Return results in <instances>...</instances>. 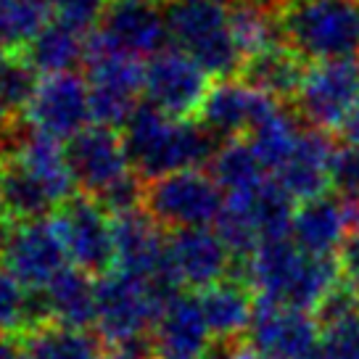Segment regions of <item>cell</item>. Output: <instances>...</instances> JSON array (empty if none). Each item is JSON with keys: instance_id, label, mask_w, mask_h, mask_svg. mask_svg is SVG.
<instances>
[{"instance_id": "cell-1", "label": "cell", "mask_w": 359, "mask_h": 359, "mask_svg": "<svg viewBox=\"0 0 359 359\" xmlns=\"http://www.w3.org/2000/svg\"><path fill=\"white\" fill-rule=\"evenodd\" d=\"M236 280L248 283L259 299L317 312L320 304L344 280L338 257H314L291 238L269 241L254 251L246 262H236Z\"/></svg>"}, {"instance_id": "cell-2", "label": "cell", "mask_w": 359, "mask_h": 359, "mask_svg": "<svg viewBox=\"0 0 359 359\" xmlns=\"http://www.w3.org/2000/svg\"><path fill=\"white\" fill-rule=\"evenodd\" d=\"M122 137L133 169L146 182L185 169L209 167L219 148V140L196 119H172L148 101L124 122Z\"/></svg>"}, {"instance_id": "cell-3", "label": "cell", "mask_w": 359, "mask_h": 359, "mask_svg": "<svg viewBox=\"0 0 359 359\" xmlns=\"http://www.w3.org/2000/svg\"><path fill=\"white\" fill-rule=\"evenodd\" d=\"M278 27L309 67L359 58V0H285Z\"/></svg>"}, {"instance_id": "cell-4", "label": "cell", "mask_w": 359, "mask_h": 359, "mask_svg": "<svg viewBox=\"0 0 359 359\" xmlns=\"http://www.w3.org/2000/svg\"><path fill=\"white\" fill-rule=\"evenodd\" d=\"M169 43L198 64L214 79L238 77L243 56L238 50L230 0H164Z\"/></svg>"}, {"instance_id": "cell-5", "label": "cell", "mask_w": 359, "mask_h": 359, "mask_svg": "<svg viewBox=\"0 0 359 359\" xmlns=\"http://www.w3.org/2000/svg\"><path fill=\"white\" fill-rule=\"evenodd\" d=\"M95 333L103 346L122 351L130 359H154V325L161 312L143 280L111 269L95 283Z\"/></svg>"}, {"instance_id": "cell-6", "label": "cell", "mask_w": 359, "mask_h": 359, "mask_svg": "<svg viewBox=\"0 0 359 359\" xmlns=\"http://www.w3.org/2000/svg\"><path fill=\"white\" fill-rule=\"evenodd\" d=\"M227 196L214 182L209 169H185L146 185V209L164 230L217 224Z\"/></svg>"}, {"instance_id": "cell-7", "label": "cell", "mask_w": 359, "mask_h": 359, "mask_svg": "<svg viewBox=\"0 0 359 359\" xmlns=\"http://www.w3.org/2000/svg\"><path fill=\"white\" fill-rule=\"evenodd\" d=\"M53 222L64 238L72 267H79L93 278H103L116 267L111 214L95 198L85 193L72 196L53 212Z\"/></svg>"}, {"instance_id": "cell-8", "label": "cell", "mask_w": 359, "mask_h": 359, "mask_svg": "<svg viewBox=\"0 0 359 359\" xmlns=\"http://www.w3.org/2000/svg\"><path fill=\"white\" fill-rule=\"evenodd\" d=\"M359 103V64L357 61H327L306 69L302 90L291 103L309 127L336 133Z\"/></svg>"}, {"instance_id": "cell-9", "label": "cell", "mask_w": 359, "mask_h": 359, "mask_svg": "<svg viewBox=\"0 0 359 359\" xmlns=\"http://www.w3.org/2000/svg\"><path fill=\"white\" fill-rule=\"evenodd\" d=\"M212 85V77L177 48H167L146 61L143 95L172 119H196Z\"/></svg>"}, {"instance_id": "cell-10", "label": "cell", "mask_w": 359, "mask_h": 359, "mask_svg": "<svg viewBox=\"0 0 359 359\" xmlns=\"http://www.w3.org/2000/svg\"><path fill=\"white\" fill-rule=\"evenodd\" d=\"M88 67L90 85V109H93V124L103 127H124L140 106V95L146 90V64L140 58L111 50L93 58Z\"/></svg>"}, {"instance_id": "cell-11", "label": "cell", "mask_w": 359, "mask_h": 359, "mask_svg": "<svg viewBox=\"0 0 359 359\" xmlns=\"http://www.w3.org/2000/svg\"><path fill=\"white\" fill-rule=\"evenodd\" d=\"M64 148L74 185L90 198H98L114 182H119L124 175L133 172L124 137L114 127L90 124L74 137H69Z\"/></svg>"}, {"instance_id": "cell-12", "label": "cell", "mask_w": 359, "mask_h": 359, "mask_svg": "<svg viewBox=\"0 0 359 359\" xmlns=\"http://www.w3.org/2000/svg\"><path fill=\"white\" fill-rule=\"evenodd\" d=\"M24 122L67 143L93 122L88 79H82L77 72L43 77L24 111Z\"/></svg>"}, {"instance_id": "cell-13", "label": "cell", "mask_w": 359, "mask_h": 359, "mask_svg": "<svg viewBox=\"0 0 359 359\" xmlns=\"http://www.w3.org/2000/svg\"><path fill=\"white\" fill-rule=\"evenodd\" d=\"M323 336V327L312 312L259 299L248 327V346L267 359H302Z\"/></svg>"}, {"instance_id": "cell-14", "label": "cell", "mask_w": 359, "mask_h": 359, "mask_svg": "<svg viewBox=\"0 0 359 359\" xmlns=\"http://www.w3.org/2000/svg\"><path fill=\"white\" fill-rule=\"evenodd\" d=\"M67 262V246L53 217L16 224L3 254V269H8L24 288H45Z\"/></svg>"}, {"instance_id": "cell-15", "label": "cell", "mask_w": 359, "mask_h": 359, "mask_svg": "<svg viewBox=\"0 0 359 359\" xmlns=\"http://www.w3.org/2000/svg\"><path fill=\"white\" fill-rule=\"evenodd\" d=\"M280 101L251 88L241 77L217 79L203 101L196 122L224 143L233 137H246Z\"/></svg>"}, {"instance_id": "cell-16", "label": "cell", "mask_w": 359, "mask_h": 359, "mask_svg": "<svg viewBox=\"0 0 359 359\" xmlns=\"http://www.w3.org/2000/svg\"><path fill=\"white\" fill-rule=\"evenodd\" d=\"M167 251L182 285L196 288L198 293L227 280L236 267L233 251L227 248L222 236L209 227L169 230Z\"/></svg>"}, {"instance_id": "cell-17", "label": "cell", "mask_w": 359, "mask_h": 359, "mask_svg": "<svg viewBox=\"0 0 359 359\" xmlns=\"http://www.w3.org/2000/svg\"><path fill=\"white\" fill-rule=\"evenodd\" d=\"M98 29L114 50L135 58H151L167 50L169 29L164 8L148 0H111Z\"/></svg>"}, {"instance_id": "cell-18", "label": "cell", "mask_w": 359, "mask_h": 359, "mask_svg": "<svg viewBox=\"0 0 359 359\" xmlns=\"http://www.w3.org/2000/svg\"><path fill=\"white\" fill-rule=\"evenodd\" d=\"M357 206L336 193H325L296 206L291 241L314 257H338L354 230Z\"/></svg>"}, {"instance_id": "cell-19", "label": "cell", "mask_w": 359, "mask_h": 359, "mask_svg": "<svg viewBox=\"0 0 359 359\" xmlns=\"http://www.w3.org/2000/svg\"><path fill=\"white\" fill-rule=\"evenodd\" d=\"M114 224V251H116V267L137 280H148L156 269L167 264V233L164 227L146 212L135 209L111 217Z\"/></svg>"}, {"instance_id": "cell-20", "label": "cell", "mask_w": 359, "mask_h": 359, "mask_svg": "<svg viewBox=\"0 0 359 359\" xmlns=\"http://www.w3.org/2000/svg\"><path fill=\"white\" fill-rule=\"evenodd\" d=\"M154 359H203L212 346V330L198 296L180 293L158 312L154 325Z\"/></svg>"}, {"instance_id": "cell-21", "label": "cell", "mask_w": 359, "mask_h": 359, "mask_svg": "<svg viewBox=\"0 0 359 359\" xmlns=\"http://www.w3.org/2000/svg\"><path fill=\"white\" fill-rule=\"evenodd\" d=\"M336 148L338 146L333 143V133L306 124L293 154L275 172V180L296 203L325 196L330 188V167H333Z\"/></svg>"}, {"instance_id": "cell-22", "label": "cell", "mask_w": 359, "mask_h": 359, "mask_svg": "<svg viewBox=\"0 0 359 359\" xmlns=\"http://www.w3.org/2000/svg\"><path fill=\"white\" fill-rule=\"evenodd\" d=\"M6 161L22 164L45 191L50 193V198L56 201V206L69 201L72 196H77L74 193L77 185H74L72 169H69L64 143L56 140V137H50V135L40 133V130H34L27 122H22V127H19L11 148V156L6 158Z\"/></svg>"}, {"instance_id": "cell-23", "label": "cell", "mask_w": 359, "mask_h": 359, "mask_svg": "<svg viewBox=\"0 0 359 359\" xmlns=\"http://www.w3.org/2000/svg\"><path fill=\"white\" fill-rule=\"evenodd\" d=\"M198 302L214 338L238 341L248 336V327L257 312V293L248 283L227 278L198 293Z\"/></svg>"}, {"instance_id": "cell-24", "label": "cell", "mask_w": 359, "mask_h": 359, "mask_svg": "<svg viewBox=\"0 0 359 359\" xmlns=\"http://www.w3.org/2000/svg\"><path fill=\"white\" fill-rule=\"evenodd\" d=\"M306 69L309 64L299 53H293L285 43H280L259 56L248 58L238 77L248 82L251 88L262 90L269 98L288 103L296 101L304 77H306Z\"/></svg>"}, {"instance_id": "cell-25", "label": "cell", "mask_w": 359, "mask_h": 359, "mask_svg": "<svg viewBox=\"0 0 359 359\" xmlns=\"http://www.w3.org/2000/svg\"><path fill=\"white\" fill-rule=\"evenodd\" d=\"M85 48H88V32L50 19L24 45L22 53L43 77H50V74L77 72V67L85 64Z\"/></svg>"}, {"instance_id": "cell-26", "label": "cell", "mask_w": 359, "mask_h": 359, "mask_svg": "<svg viewBox=\"0 0 359 359\" xmlns=\"http://www.w3.org/2000/svg\"><path fill=\"white\" fill-rule=\"evenodd\" d=\"M50 314L56 325L88 330L95 325L98 299H95V283L93 275L79 267H64L53 280L45 285Z\"/></svg>"}, {"instance_id": "cell-27", "label": "cell", "mask_w": 359, "mask_h": 359, "mask_svg": "<svg viewBox=\"0 0 359 359\" xmlns=\"http://www.w3.org/2000/svg\"><path fill=\"white\" fill-rule=\"evenodd\" d=\"M267 172L269 169L248 143V137H233L219 143L214 158L209 161V175L222 188L224 196L254 193L267 182Z\"/></svg>"}, {"instance_id": "cell-28", "label": "cell", "mask_w": 359, "mask_h": 359, "mask_svg": "<svg viewBox=\"0 0 359 359\" xmlns=\"http://www.w3.org/2000/svg\"><path fill=\"white\" fill-rule=\"evenodd\" d=\"M50 193L16 161L0 164V212L16 224L53 217ZM58 209V206H56Z\"/></svg>"}, {"instance_id": "cell-29", "label": "cell", "mask_w": 359, "mask_h": 359, "mask_svg": "<svg viewBox=\"0 0 359 359\" xmlns=\"http://www.w3.org/2000/svg\"><path fill=\"white\" fill-rule=\"evenodd\" d=\"M304 130H306V122L302 119V114L293 106L278 103L246 137L259 158L264 161V167L269 172H278L285 164V158L293 154L296 143L302 140Z\"/></svg>"}, {"instance_id": "cell-30", "label": "cell", "mask_w": 359, "mask_h": 359, "mask_svg": "<svg viewBox=\"0 0 359 359\" xmlns=\"http://www.w3.org/2000/svg\"><path fill=\"white\" fill-rule=\"evenodd\" d=\"M27 359H103V341L95 333L67 325H45L22 336Z\"/></svg>"}, {"instance_id": "cell-31", "label": "cell", "mask_w": 359, "mask_h": 359, "mask_svg": "<svg viewBox=\"0 0 359 359\" xmlns=\"http://www.w3.org/2000/svg\"><path fill=\"white\" fill-rule=\"evenodd\" d=\"M50 19L48 0H0V48L24 50Z\"/></svg>"}, {"instance_id": "cell-32", "label": "cell", "mask_w": 359, "mask_h": 359, "mask_svg": "<svg viewBox=\"0 0 359 359\" xmlns=\"http://www.w3.org/2000/svg\"><path fill=\"white\" fill-rule=\"evenodd\" d=\"M230 27H233V37L243 56V64L248 58L264 53L269 48L283 43L280 27H278V16L254 11L246 6H236L233 3V16H230Z\"/></svg>"}, {"instance_id": "cell-33", "label": "cell", "mask_w": 359, "mask_h": 359, "mask_svg": "<svg viewBox=\"0 0 359 359\" xmlns=\"http://www.w3.org/2000/svg\"><path fill=\"white\" fill-rule=\"evenodd\" d=\"M40 85V72L27 61L22 50H3L0 56V101L13 114L24 116Z\"/></svg>"}, {"instance_id": "cell-34", "label": "cell", "mask_w": 359, "mask_h": 359, "mask_svg": "<svg viewBox=\"0 0 359 359\" xmlns=\"http://www.w3.org/2000/svg\"><path fill=\"white\" fill-rule=\"evenodd\" d=\"M330 191L346 203L359 206V143H344L333 154Z\"/></svg>"}, {"instance_id": "cell-35", "label": "cell", "mask_w": 359, "mask_h": 359, "mask_svg": "<svg viewBox=\"0 0 359 359\" xmlns=\"http://www.w3.org/2000/svg\"><path fill=\"white\" fill-rule=\"evenodd\" d=\"M24 309H27V288L8 269H0V333L22 338Z\"/></svg>"}, {"instance_id": "cell-36", "label": "cell", "mask_w": 359, "mask_h": 359, "mask_svg": "<svg viewBox=\"0 0 359 359\" xmlns=\"http://www.w3.org/2000/svg\"><path fill=\"white\" fill-rule=\"evenodd\" d=\"M111 0H50V16L64 24H72L82 32L95 29Z\"/></svg>"}, {"instance_id": "cell-37", "label": "cell", "mask_w": 359, "mask_h": 359, "mask_svg": "<svg viewBox=\"0 0 359 359\" xmlns=\"http://www.w3.org/2000/svg\"><path fill=\"white\" fill-rule=\"evenodd\" d=\"M230 3L246 6V8H254V11H262V13H269V16H278V11L285 6V0H230Z\"/></svg>"}, {"instance_id": "cell-38", "label": "cell", "mask_w": 359, "mask_h": 359, "mask_svg": "<svg viewBox=\"0 0 359 359\" xmlns=\"http://www.w3.org/2000/svg\"><path fill=\"white\" fill-rule=\"evenodd\" d=\"M0 359H24V348L16 336L0 333Z\"/></svg>"}, {"instance_id": "cell-39", "label": "cell", "mask_w": 359, "mask_h": 359, "mask_svg": "<svg viewBox=\"0 0 359 359\" xmlns=\"http://www.w3.org/2000/svg\"><path fill=\"white\" fill-rule=\"evenodd\" d=\"M341 135H344V140H346V143H359V103H357V109L351 111V116L346 119Z\"/></svg>"}, {"instance_id": "cell-40", "label": "cell", "mask_w": 359, "mask_h": 359, "mask_svg": "<svg viewBox=\"0 0 359 359\" xmlns=\"http://www.w3.org/2000/svg\"><path fill=\"white\" fill-rule=\"evenodd\" d=\"M13 230H16V222H13V219H8L6 214L0 212V259H3L6 248H8V241H11Z\"/></svg>"}, {"instance_id": "cell-41", "label": "cell", "mask_w": 359, "mask_h": 359, "mask_svg": "<svg viewBox=\"0 0 359 359\" xmlns=\"http://www.w3.org/2000/svg\"><path fill=\"white\" fill-rule=\"evenodd\" d=\"M103 359H130L127 354H122V351H111V354H106Z\"/></svg>"}, {"instance_id": "cell-42", "label": "cell", "mask_w": 359, "mask_h": 359, "mask_svg": "<svg viewBox=\"0 0 359 359\" xmlns=\"http://www.w3.org/2000/svg\"><path fill=\"white\" fill-rule=\"evenodd\" d=\"M148 3H158V0H148ZM161 3H164V0H161Z\"/></svg>"}, {"instance_id": "cell-43", "label": "cell", "mask_w": 359, "mask_h": 359, "mask_svg": "<svg viewBox=\"0 0 359 359\" xmlns=\"http://www.w3.org/2000/svg\"><path fill=\"white\" fill-rule=\"evenodd\" d=\"M0 56H3V48H0Z\"/></svg>"}, {"instance_id": "cell-44", "label": "cell", "mask_w": 359, "mask_h": 359, "mask_svg": "<svg viewBox=\"0 0 359 359\" xmlns=\"http://www.w3.org/2000/svg\"><path fill=\"white\" fill-rule=\"evenodd\" d=\"M357 64H359V61H357Z\"/></svg>"}]
</instances>
